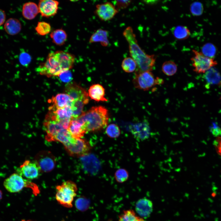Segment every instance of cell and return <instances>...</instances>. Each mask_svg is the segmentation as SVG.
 <instances>
[{"label": "cell", "instance_id": "obj_1", "mask_svg": "<svg viewBox=\"0 0 221 221\" xmlns=\"http://www.w3.org/2000/svg\"><path fill=\"white\" fill-rule=\"evenodd\" d=\"M75 56L62 51L51 52L48 54L45 62L37 68L40 74L48 77L59 76L63 72L69 70L73 66Z\"/></svg>", "mask_w": 221, "mask_h": 221}, {"label": "cell", "instance_id": "obj_2", "mask_svg": "<svg viewBox=\"0 0 221 221\" xmlns=\"http://www.w3.org/2000/svg\"><path fill=\"white\" fill-rule=\"evenodd\" d=\"M123 35L127 41L131 57L136 63V71H151L155 64L156 57L154 55L146 54L138 45L135 34L130 26L126 27Z\"/></svg>", "mask_w": 221, "mask_h": 221}, {"label": "cell", "instance_id": "obj_3", "mask_svg": "<svg viewBox=\"0 0 221 221\" xmlns=\"http://www.w3.org/2000/svg\"><path fill=\"white\" fill-rule=\"evenodd\" d=\"M76 119L82 123L87 132L98 131L107 125L108 110L102 106L93 107Z\"/></svg>", "mask_w": 221, "mask_h": 221}, {"label": "cell", "instance_id": "obj_4", "mask_svg": "<svg viewBox=\"0 0 221 221\" xmlns=\"http://www.w3.org/2000/svg\"><path fill=\"white\" fill-rule=\"evenodd\" d=\"M55 197L57 202L67 208L72 207V202L76 195L77 188L73 182L68 180L56 187Z\"/></svg>", "mask_w": 221, "mask_h": 221}, {"label": "cell", "instance_id": "obj_5", "mask_svg": "<svg viewBox=\"0 0 221 221\" xmlns=\"http://www.w3.org/2000/svg\"><path fill=\"white\" fill-rule=\"evenodd\" d=\"M3 185L6 189L11 193H16L21 191L24 188H31L33 194L37 196L40 191L37 185L26 179L17 173L11 174L5 180Z\"/></svg>", "mask_w": 221, "mask_h": 221}, {"label": "cell", "instance_id": "obj_6", "mask_svg": "<svg viewBox=\"0 0 221 221\" xmlns=\"http://www.w3.org/2000/svg\"><path fill=\"white\" fill-rule=\"evenodd\" d=\"M162 79L155 77L151 71L135 72V76L133 80L134 87L143 91L149 90L157 85L164 83Z\"/></svg>", "mask_w": 221, "mask_h": 221}, {"label": "cell", "instance_id": "obj_7", "mask_svg": "<svg viewBox=\"0 0 221 221\" xmlns=\"http://www.w3.org/2000/svg\"><path fill=\"white\" fill-rule=\"evenodd\" d=\"M193 56L192 61L193 71L198 73H204L212 67L216 65L217 62L213 58L204 56L201 52L193 50Z\"/></svg>", "mask_w": 221, "mask_h": 221}, {"label": "cell", "instance_id": "obj_8", "mask_svg": "<svg viewBox=\"0 0 221 221\" xmlns=\"http://www.w3.org/2000/svg\"><path fill=\"white\" fill-rule=\"evenodd\" d=\"M47 116L51 119L60 123L66 129H68L71 120L73 119V112L70 107L56 109L50 106Z\"/></svg>", "mask_w": 221, "mask_h": 221}, {"label": "cell", "instance_id": "obj_9", "mask_svg": "<svg viewBox=\"0 0 221 221\" xmlns=\"http://www.w3.org/2000/svg\"><path fill=\"white\" fill-rule=\"evenodd\" d=\"M64 146L69 155L72 156L80 157L87 155L91 148L87 140L82 138L76 139L73 143Z\"/></svg>", "mask_w": 221, "mask_h": 221}, {"label": "cell", "instance_id": "obj_10", "mask_svg": "<svg viewBox=\"0 0 221 221\" xmlns=\"http://www.w3.org/2000/svg\"><path fill=\"white\" fill-rule=\"evenodd\" d=\"M35 159V162L42 172H50L55 166V158L49 151H42L39 152L36 156Z\"/></svg>", "mask_w": 221, "mask_h": 221}, {"label": "cell", "instance_id": "obj_11", "mask_svg": "<svg viewBox=\"0 0 221 221\" xmlns=\"http://www.w3.org/2000/svg\"><path fill=\"white\" fill-rule=\"evenodd\" d=\"M118 10L112 2H108L97 4L94 13L100 20L107 21L112 19Z\"/></svg>", "mask_w": 221, "mask_h": 221}, {"label": "cell", "instance_id": "obj_12", "mask_svg": "<svg viewBox=\"0 0 221 221\" xmlns=\"http://www.w3.org/2000/svg\"><path fill=\"white\" fill-rule=\"evenodd\" d=\"M17 173L28 180L37 178L41 172L35 162L25 161L17 170Z\"/></svg>", "mask_w": 221, "mask_h": 221}, {"label": "cell", "instance_id": "obj_13", "mask_svg": "<svg viewBox=\"0 0 221 221\" xmlns=\"http://www.w3.org/2000/svg\"><path fill=\"white\" fill-rule=\"evenodd\" d=\"M59 2L53 0H41L38 7L39 13L43 17H48L55 15L57 13Z\"/></svg>", "mask_w": 221, "mask_h": 221}, {"label": "cell", "instance_id": "obj_14", "mask_svg": "<svg viewBox=\"0 0 221 221\" xmlns=\"http://www.w3.org/2000/svg\"><path fill=\"white\" fill-rule=\"evenodd\" d=\"M131 132L134 137L138 140L143 141L148 139L150 133V126L145 121L133 125L130 128Z\"/></svg>", "mask_w": 221, "mask_h": 221}, {"label": "cell", "instance_id": "obj_15", "mask_svg": "<svg viewBox=\"0 0 221 221\" xmlns=\"http://www.w3.org/2000/svg\"><path fill=\"white\" fill-rule=\"evenodd\" d=\"M46 133L45 138L48 142L53 141L55 137L62 130L65 129L57 121L46 117L43 123Z\"/></svg>", "mask_w": 221, "mask_h": 221}, {"label": "cell", "instance_id": "obj_16", "mask_svg": "<svg viewBox=\"0 0 221 221\" xmlns=\"http://www.w3.org/2000/svg\"><path fill=\"white\" fill-rule=\"evenodd\" d=\"M65 91L73 101L88 99V93L85 90L75 83L68 84L65 87Z\"/></svg>", "mask_w": 221, "mask_h": 221}, {"label": "cell", "instance_id": "obj_17", "mask_svg": "<svg viewBox=\"0 0 221 221\" xmlns=\"http://www.w3.org/2000/svg\"><path fill=\"white\" fill-rule=\"evenodd\" d=\"M137 213L142 218L149 217L153 211V204L149 199L145 198L139 200L135 206Z\"/></svg>", "mask_w": 221, "mask_h": 221}, {"label": "cell", "instance_id": "obj_18", "mask_svg": "<svg viewBox=\"0 0 221 221\" xmlns=\"http://www.w3.org/2000/svg\"><path fill=\"white\" fill-rule=\"evenodd\" d=\"M68 130L72 137L76 139L82 138L87 133L82 123L76 118L71 120Z\"/></svg>", "mask_w": 221, "mask_h": 221}, {"label": "cell", "instance_id": "obj_19", "mask_svg": "<svg viewBox=\"0 0 221 221\" xmlns=\"http://www.w3.org/2000/svg\"><path fill=\"white\" fill-rule=\"evenodd\" d=\"M105 90L103 87L99 84L91 85L88 91V95L90 98L96 101H107L104 97Z\"/></svg>", "mask_w": 221, "mask_h": 221}, {"label": "cell", "instance_id": "obj_20", "mask_svg": "<svg viewBox=\"0 0 221 221\" xmlns=\"http://www.w3.org/2000/svg\"><path fill=\"white\" fill-rule=\"evenodd\" d=\"M50 101L53 104L51 106L56 109H58L67 106L71 107L72 103L73 100L66 93H60L53 97Z\"/></svg>", "mask_w": 221, "mask_h": 221}, {"label": "cell", "instance_id": "obj_21", "mask_svg": "<svg viewBox=\"0 0 221 221\" xmlns=\"http://www.w3.org/2000/svg\"><path fill=\"white\" fill-rule=\"evenodd\" d=\"M108 35L107 31L101 29H98L91 36L89 42L90 43L99 42L102 46H107L109 43Z\"/></svg>", "mask_w": 221, "mask_h": 221}, {"label": "cell", "instance_id": "obj_22", "mask_svg": "<svg viewBox=\"0 0 221 221\" xmlns=\"http://www.w3.org/2000/svg\"><path fill=\"white\" fill-rule=\"evenodd\" d=\"M39 13L38 6L34 2H27L23 6L22 15L26 19L31 20L33 19Z\"/></svg>", "mask_w": 221, "mask_h": 221}, {"label": "cell", "instance_id": "obj_23", "mask_svg": "<svg viewBox=\"0 0 221 221\" xmlns=\"http://www.w3.org/2000/svg\"><path fill=\"white\" fill-rule=\"evenodd\" d=\"M4 28L6 32L8 34L14 35L20 32L21 29V25L18 19L10 18L5 22Z\"/></svg>", "mask_w": 221, "mask_h": 221}, {"label": "cell", "instance_id": "obj_24", "mask_svg": "<svg viewBox=\"0 0 221 221\" xmlns=\"http://www.w3.org/2000/svg\"><path fill=\"white\" fill-rule=\"evenodd\" d=\"M204 78L208 84L219 85L221 84V77L218 71L212 67L204 73Z\"/></svg>", "mask_w": 221, "mask_h": 221}, {"label": "cell", "instance_id": "obj_25", "mask_svg": "<svg viewBox=\"0 0 221 221\" xmlns=\"http://www.w3.org/2000/svg\"><path fill=\"white\" fill-rule=\"evenodd\" d=\"M88 101L89 99L72 101L71 107L73 112V119L78 118L83 113V107L85 104L88 103Z\"/></svg>", "mask_w": 221, "mask_h": 221}, {"label": "cell", "instance_id": "obj_26", "mask_svg": "<svg viewBox=\"0 0 221 221\" xmlns=\"http://www.w3.org/2000/svg\"><path fill=\"white\" fill-rule=\"evenodd\" d=\"M50 37L55 44L61 46L66 42L67 35L64 30L62 29H58L52 31L50 34Z\"/></svg>", "mask_w": 221, "mask_h": 221}, {"label": "cell", "instance_id": "obj_27", "mask_svg": "<svg viewBox=\"0 0 221 221\" xmlns=\"http://www.w3.org/2000/svg\"><path fill=\"white\" fill-rule=\"evenodd\" d=\"M172 30L174 37L179 40L187 39L190 34L189 30L187 27L184 26H177L172 28Z\"/></svg>", "mask_w": 221, "mask_h": 221}, {"label": "cell", "instance_id": "obj_28", "mask_svg": "<svg viewBox=\"0 0 221 221\" xmlns=\"http://www.w3.org/2000/svg\"><path fill=\"white\" fill-rule=\"evenodd\" d=\"M119 221H144L143 219L138 216L132 209L123 211L118 216Z\"/></svg>", "mask_w": 221, "mask_h": 221}, {"label": "cell", "instance_id": "obj_29", "mask_svg": "<svg viewBox=\"0 0 221 221\" xmlns=\"http://www.w3.org/2000/svg\"><path fill=\"white\" fill-rule=\"evenodd\" d=\"M177 66L174 62L169 60L164 62L162 66L163 72L168 76L174 75L177 71Z\"/></svg>", "mask_w": 221, "mask_h": 221}, {"label": "cell", "instance_id": "obj_30", "mask_svg": "<svg viewBox=\"0 0 221 221\" xmlns=\"http://www.w3.org/2000/svg\"><path fill=\"white\" fill-rule=\"evenodd\" d=\"M121 67L125 72L130 73L135 70L137 65L135 61L131 57H127L122 60Z\"/></svg>", "mask_w": 221, "mask_h": 221}, {"label": "cell", "instance_id": "obj_31", "mask_svg": "<svg viewBox=\"0 0 221 221\" xmlns=\"http://www.w3.org/2000/svg\"><path fill=\"white\" fill-rule=\"evenodd\" d=\"M202 53L205 56L213 58L216 55L217 49L215 46L212 43H208L204 44L201 48Z\"/></svg>", "mask_w": 221, "mask_h": 221}, {"label": "cell", "instance_id": "obj_32", "mask_svg": "<svg viewBox=\"0 0 221 221\" xmlns=\"http://www.w3.org/2000/svg\"><path fill=\"white\" fill-rule=\"evenodd\" d=\"M35 30L38 34L44 36L49 33L51 30L50 24L45 21H39L37 23Z\"/></svg>", "mask_w": 221, "mask_h": 221}, {"label": "cell", "instance_id": "obj_33", "mask_svg": "<svg viewBox=\"0 0 221 221\" xmlns=\"http://www.w3.org/2000/svg\"><path fill=\"white\" fill-rule=\"evenodd\" d=\"M106 133L109 137L116 138L120 136L121 131L117 125L112 123L109 125L107 126L106 130Z\"/></svg>", "mask_w": 221, "mask_h": 221}, {"label": "cell", "instance_id": "obj_34", "mask_svg": "<svg viewBox=\"0 0 221 221\" xmlns=\"http://www.w3.org/2000/svg\"><path fill=\"white\" fill-rule=\"evenodd\" d=\"M114 175L116 181L119 183H122L126 181L129 176L128 171L126 169L122 168L117 170Z\"/></svg>", "mask_w": 221, "mask_h": 221}, {"label": "cell", "instance_id": "obj_35", "mask_svg": "<svg viewBox=\"0 0 221 221\" xmlns=\"http://www.w3.org/2000/svg\"><path fill=\"white\" fill-rule=\"evenodd\" d=\"M190 11L193 15L199 16L203 12L204 8L202 4L200 2H193L190 6Z\"/></svg>", "mask_w": 221, "mask_h": 221}, {"label": "cell", "instance_id": "obj_36", "mask_svg": "<svg viewBox=\"0 0 221 221\" xmlns=\"http://www.w3.org/2000/svg\"><path fill=\"white\" fill-rule=\"evenodd\" d=\"M89 205L88 200L84 197L78 198L75 202L76 208L81 211H84L88 209Z\"/></svg>", "mask_w": 221, "mask_h": 221}, {"label": "cell", "instance_id": "obj_37", "mask_svg": "<svg viewBox=\"0 0 221 221\" xmlns=\"http://www.w3.org/2000/svg\"><path fill=\"white\" fill-rule=\"evenodd\" d=\"M31 57L30 55L25 51L22 52L19 55V60L23 66H27L30 62Z\"/></svg>", "mask_w": 221, "mask_h": 221}, {"label": "cell", "instance_id": "obj_38", "mask_svg": "<svg viewBox=\"0 0 221 221\" xmlns=\"http://www.w3.org/2000/svg\"><path fill=\"white\" fill-rule=\"evenodd\" d=\"M131 2V0H115L112 1V3L118 10L126 8L130 5Z\"/></svg>", "mask_w": 221, "mask_h": 221}, {"label": "cell", "instance_id": "obj_39", "mask_svg": "<svg viewBox=\"0 0 221 221\" xmlns=\"http://www.w3.org/2000/svg\"><path fill=\"white\" fill-rule=\"evenodd\" d=\"M212 134L216 138L221 136V128L215 122H213L210 127Z\"/></svg>", "mask_w": 221, "mask_h": 221}, {"label": "cell", "instance_id": "obj_40", "mask_svg": "<svg viewBox=\"0 0 221 221\" xmlns=\"http://www.w3.org/2000/svg\"><path fill=\"white\" fill-rule=\"evenodd\" d=\"M59 76L61 80L65 82L70 81L72 78L71 73L69 70L62 72Z\"/></svg>", "mask_w": 221, "mask_h": 221}, {"label": "cell", "instance_id": "obj_41", "mask_svg": "<svg viewBox=\"0 0 221 221\" xmlns=\"http://www.w3.org/2000/svg\"><path fill=\"white\" fill-rule=\"evenodd\" d=\"M214 145L217 153L221 156V136L216 138Z\"/></svg>", "mask_w": 221, "mask_h": 221}, {"label": "cell", "instance_id": "obj_42", "mask_svg": "<svg viewBox=\"0 0 221 221\" xmlns=\"http://www.w3.org/2000/svg\"><path fill=\"white\" fill-rule=\"evenodd\" d=\"M6 17V14L4 11L0 9V26L4 23Z\"/></svg>", "mask_w": 221, "mask_h": 221}, {"label": "cell", "instance_id": "obj_43", "mask_svg": "<svg viewBox=\"0 0 221 221\" xmlns=\"http://www.w3.org/2000/svg\"><path fill=\"white\" fill-rule=\"evenodd\" d=\"M2 191L0 190V200L2 199Z\"/></svg>", "mask_w": 221, "mask_h": 221}, {"label": "cell", "instance_id": "obj_44", "mask_svg": "<svg viewBox=\"0 0 221 221\" xmlns=\"http://www.w3.org/2000/svg\"><path fill=\"white\" fill-rule=\"evenodd\" d=\"M21 221H30V220H21Z\"/></svg>", "mask_w": 221, "mask_h": 221}]
</instances>
